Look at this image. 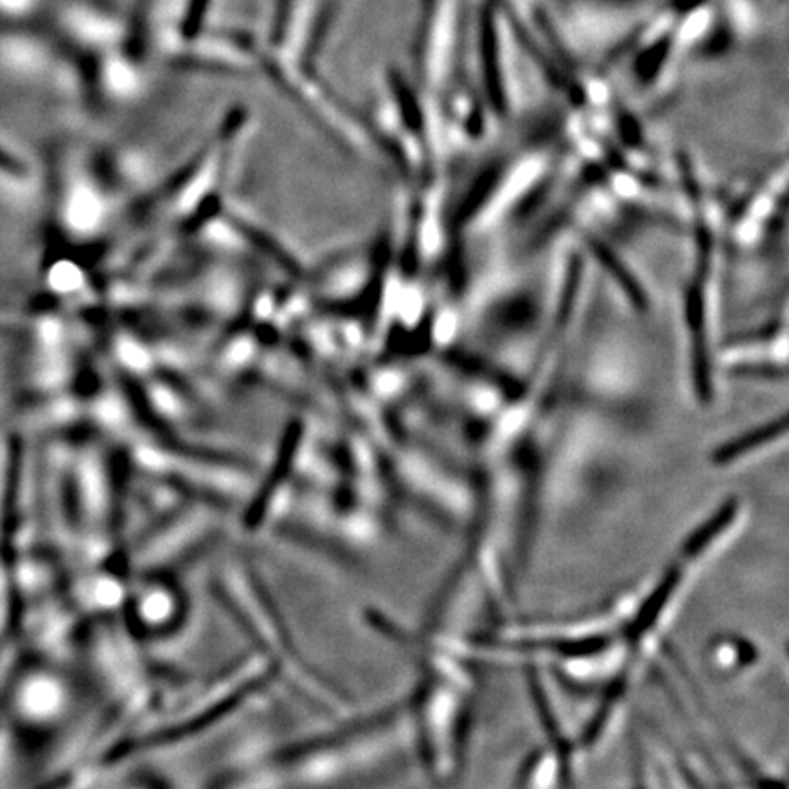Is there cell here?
Segmentation results:
<instances>
[{
	"mask_svg": "<svg viewBox=\"0 0 789 789\" xmlns=\"http://www.w3.org/2000/svg\"><path fill=\"white\" fill-rule=\"evenodd\" d=\"M480 65L485 70L486 90L497 111L504 106V90H502L501 68H499V54H497L496 32L491 19L486 15L480 19L479 28Z\"/></svg>",
	"mask_w": 789,
	"mask_h": 789,
	"instance_id": "6da1fadb",
	"label": "cell"
},
{
	"mask_svg": "<svg viewBox=\"0 0 789 789\" xmlns=\"http://www.w3.org/2000/svg\"><path fill=\"white\" fill-rule=\"evenodd\" d=\"M780 431H784V419L778 420V422H769V425L762 426V428H756V430L739 437L736 441L728 442V444L718 448L717 452H715V463H733V461L742 457V455L751 452V450L764 446L767 442L773 441V437H777V433H780Z\"/></svg>",
	"mask_w": 789,
	"mask_h": 789,
	"instance_id": "7a4b0ae2",
	"label": "cell"
}]
</instances>
